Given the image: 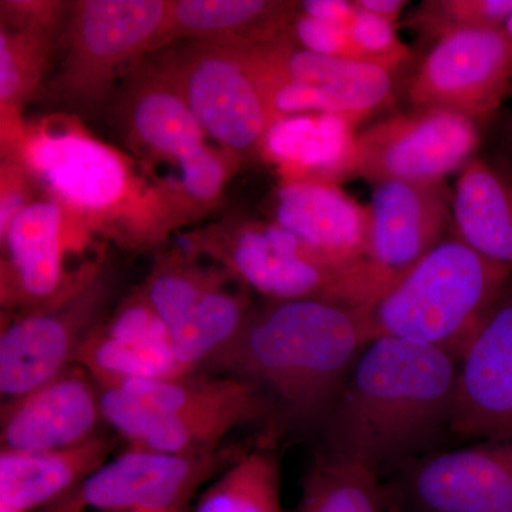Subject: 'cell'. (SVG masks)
Masks as SVG:
<instances>
[{"label": "cell", "instance_id": "cell-1", "mask_svg": "<svg viewBox=\"0 0 512 512\" xmlns=\"http://www.w3.org/2000/svg\"><path fill=\"white\" fill-rule=\"evenodd\" d=\"M458 360L414 340L373 339L325 423V450L379 471L436 451L451 434Z\"/></svg>", "mask_w": 512, "mask_h": 512}, {"label": "cell", "instance_id": "cell-2", "mask_svg": "<svg viewBox=\"0 0 512 512\" xmlns=\"http://www.w3.org/2000/svg\"><path fill=\"white\" fill-rule=\"evenodd\" d=\"M373 336L369 308L326 299L252 309L237 338L207 365L268 392L299 423L325 426Z\"/></svg>", "mask_w": 512, "mask_h": 512}, {"label": "cell", "instance_id": "cell-3", "mask_svg": "<svg viewBox=\"0 0 512 512\" xmlns=\"http://www.w3.org/2000/svg\"><path fill=\"white\" fill-rule=\"evenodd\" d=\"M2 151L18 158L84 229L113 235L126 247H151L185 220L167 185L144 183L126 156L69 117L20 124L2 140Z\"/></svg>", "mask_w": 512, "mask_h": 512}, {"label": "cell", "instance_id": "cell-4", "mask_svg": "<svg viewBox=\"0 0 512 512\" xmlns=\"http://www.w3.org/2000/svg\"><path fill=\"white\" fill-rule=\"evenodd\" d=\"M512 278V266L444 239L369 308L373 336L426 343L461 357Z\"/></svg>", "mask_w": 512, "mask_h": 512}, {"label": "cell", "instance_id": "cell-5", "mask_svg": "<svg viewBox=\"0 0 512 512\" xmlns=\"http://www.w3.org/2000/svg\"><path fill=\"white\" fill-rule=\"evenodd\" d=\"M164 0H80L70 3L57 37L59 62L50 93L70 109H103L120 73L154 52L167 19Z\"/></svg>", "mask_w": 512, "mask_h": 512}, {"label": "cell", "instance_id": "cell-6", "mask_svg": "<svg viewBox=\"0 0 512 512\" xmlns=\"http://www.w3.org/2000/svg\"><path fill=\"white\" fill-rule=\"evenodd\" d=\"M272 123L298 114H348L366 119L394 96V73L375 64L316 55L291 33L259 45L238 46Z\"/></svg>", "mask_w": 512, "mask_h": 512}, {"label": "cell", "instance_id": "cell-7", "mask_svg": "<svg viewBox=\"0 0 512 512\" xmlns=\"http://www.w3.org/2000/svg\"><path fill=\"white\" fill-rule=\"evenodd\" d=\"M150 56L177 84L207 137L239 161L259 154L272 119L238 46L180 42Z\"/></svg>", "mask_w": 512, "mask_h": 512}, {"label": "cell", "instance_id": "cell-8", "mask_svg": "<svg viewBox=\"0 0 512 512\" xmlns=\"http://www.w3.org/2000/svg\"><path fill=\"white\" fill-rule=\"evenodd\" d=\"M187 251L207 256L238 284L269 301L345 303L350 268L330 265L274 222L229 221L192 235Z\"/></svg>", "mask_w": 512, "mask_h": 512}, {"label": "cell", "instance_id": "cell-9", "mask_svg": "<svg viewBox=\"0 0 512 512\" xmlns=\"http://www.w3.org/2000/svg\"><path fill=\"white\" fill-rule=\"evenodd\" d=\"M369 242L353 266L350 305L370 308L446 238L453 227V195L446 181H387L373 188Z\"/></svg>", "mask_w": 512, "mask_h": 512}, {"label": "cell", "instance_id": "cell-10", "mask_svg": "<svg viewBox=\"0 0 512 512\" xmlns=\"http://www.w3.org/2000/svg\"><path fill=\"white\" fill-rule=\"evenodd\" d=\"M218 266L188 251L158 256L141 286L148 303L170 330L177 359L194 372L232 342L252 312L247 295Z\"/></svg>", "mask_w": 512, "mask_h": 512}, {"label": "cell", "instance_id": "cell-11", "mask_svg": "<svg viewBox=\"0 0 512 512\" xmlns=\"http://www.w3.org/2000/svg\"><path fill=\"white\" fill-rule=\"evenodd\" d=\"M113 286L97 272L43 308L15 313L0 333V393L10 400L52 382L76 363L84 340L101 322Z\"/></svg>", "mask_w": 512, "mask_h": 512}, {"label": "cell", "instance_id": "cell-12", "mask_svg": "<svg viewBox=\"0 0 512 512\" xmlns=\"http://www.w3.org/2000/svg\"><path fill=\"white\" fill-rule=\"evenodd\" d=\"M389 512H512V439L431 451L394 468Z\"/></svg>", "mask_w": 512, "mask_h": 512}, {"label": "cell", "instance_id": "cell-13", "mask_svg": "<svg viewBox=\"0 0 512 512\" xmlns=\"http://www.w3.org/2000/svg\"><path fill=\"white\" fill-rule=\"evenodd\" d=\"M480 127L444 110L393 114L357 133L355 177L373 185L446 181L476 157Z\"/></svg>", "mask_w": 512, "mask_h": 512}, {"label": "cell", "instance_id": "cell-14", "mask_svg": "<svg viewBox=\"0 0 512 512\" xmlns=\"http://www.w3.org/2000/svg\"><path fill=\"white\" fill-rule=\"evenodd\" d=\"M244 454L174 456L131 447L46 512H178L198 488Z\"/></svg>", "mask_w": 512, "mask_h": 512}, {"label": "cell", "instance_id": "cell-15", "mask_svg": "<svg viewBox=\"0 0 512 512\" xmlns=\"http://www.w3.org/2000/svg\"><path fill=\"white\" fill-rule=\"evenodd\" d=\"M512 87V50L503 29L461 30L441 37L407 87L414 109L450 111L491 123Z\"/></svg>", "mask_w": 512, "mask_h": 512}, {"label": "cell", "instance_id": "cell-16", "mask_svg": "<svg viewBox=\"0 0 512 512\" xmlns=\"http://www.w3.org/2000/svg\"><path fill=\"white\" fill-rule=\"evenodd\" d=\"M69 220L59 202L39 198L0 232V301L6 312L52 305L100 271L97 264L84 266L74 275L64 271V234Z\"/></svg>", "mask_w": 512, "mask_h": 512}, {"label": "cell", "instance_id": "cell-17", "mask_svg": "<svg viewBox=\"0 0 512 512\" xmlns=\"http://www.w3.org/2000/svg\"><path fill=\"white\" fill-rule=\"evenodd\" d=\"M451 434L512 439V278L461 357Z\"/></svg>", "mask_w": 512, "mask_h": 512}, {"label": "cell", "instance_id": "cell-18", "mask_svg": "<svg viewBox=\"0 0 512 512\" xmlns=\"http://www.w3.org/2000/svg\"><path fill=\"white\" fill-rule=\"evenodd\" d=\"M110 103L120 133L151 157L177 165L207 144L183 93L150 55L126 72Z\"/></svg>", "mask_w": 512, "mask_h": 512}, {"label": "cell", "instance_id": "cell-19", "mask_svg": "<svg viewBox=\"0 0 512 512\" xmlns=\"http://www.w3.org/2000/svg\"><path fill=\"white\" fill-rule=\"evenodd\" d=\"M100 421L99 392L82 367L72 366L52 382L3 404L0 443L3 451L16 453L64 450L99 437Z\"/></svg>", "mask_w": 512, "mask_h": 512}, {"label": "cell", "instance_id": "cell-20", "mask_svg": "<svg viewBox=\"0 0 512 512\" xmlns=\"http://www.w3.org/2000/svg\"><path fill=\"white\" fill-rule=\"evenodd\" d=\"M272 222L336 268L363 261L369 210L339 185L281 183L271 200Z\"/></svg>", "mask_w": 512, "mask_h": 512}, {"label": "cell", "instance_id": "cell-21", "mask_svg": "<svg viewBox=\"0 0 512 512\" xmlns=\"http://www.w3.org/2000/svg\"><path fill=\"white\" fill-rule=\"evenodd\" d=\"M362 117L298 114L274 121L259 156L275 165L282 183L339 185L355 177V128Z\"/></svg>", "mask_w": 512, "mask_h": 512}, {"label": "cell", "instance_id": "cell-22", "mask_svg": "<svg viewBox=\"0 0 512 512\" xmlns=\"http://www.w3.org/2000/svg\"><path fill=\"white\" fill-rule=\"evenodd\" d=\"M298 2L279 0H174L154 53L180 42L251 46L291 32Z\"/></svg>", "mask_w": 512, "mask_h": 512}, {"label": "cell", "instance_id": "cell-23", "mask_svg": "<svg viewBox=\"0 0 512 512\" xmlns=\"http://www.w3.org/2000/svg\"><path fill=\"white\" fill-rule=\"evenodd\" d=\"M111 443L104 437L43 453L0 454V505L20 512L59 503L107 463Z\"/></svg>", "mask_w": 512, "mask_h": 512}, {"label": "cell", "instance_id": "cell-24", "mask_svg": "<svg viewBox=\"0 0 512 512\" xmlns=\"http://www.w3.org/2000/svg\"><path fill=\"white\" fill-rule=\"evenodd\" d=\"M453 237L512 266V180L480 157L460 171L453 194Z\"/></svg>", "mask_w": 512, "mask_h": 512}, {"label": "cell", "instance_id": "cell-25", "mask_svg": "<svg viewBox=\"0 0 512 512\" xmlns=\"http://www.w3.org/2000/svg\"><path fill=\"white\" fill-rule=\"evenodd\" d=\"M293 512H389V507L379 471L323 450Z\"/></svg>", "mask_w": 512, "mask_h": 512}, {"label": "cell", "instance_id": "cell-26", "mask_svg": "<svg viewBox=\"0 0 512 512\" xmlns=\"http://www.w3.org/2000/svg\"><path fill=\"white\" fill-rule=\"evenodd\" d=\"M160 414L212 412L232 407H265L254 384L224 376L188 375L170 379L128 380L116 384Z\"/></svg>", "mask_w": 512, "mask_h": 512}, {"label": "cell", "instance_id": "cell-27", "mask_svg": "<svg viewBox=\"0 0 512 512\" xmlns=\"http://www.w3.org/2000/svg\"><path fill=\"white\" fill-rule=\"evenodd\" d=\"M60 30L0 29L2 136L23 123L20 111L36 96L49 72Z\"/></svg>", "mask_w": 512, "mask_h": 512}, {"label": "cell", "instance_id": "cell-28", "mask_svg": "<svg viewBox=\"0 0 512 512\" xmlns=\"http://www.w3.org/2000/svg\"><path fill=\"white\" fill-rule=\"evenodd\" d=\"M194 512H284L278 456L245 453L201 495Z\"/></svg>", "mask_w": 512, "mask_h": 512}, {"label": "cell", "instance_id": "cell-29", "mask_svg": "<svg viewBox=\"0 0 512 512\" xmlns=\"http://www.w3.org/2000/svg\"><path fill=\"white\" fill-rule=\"evenodd\" d=\"M74 365L82 367L99 386L128 380L170 379L194 373L177 359L173 350L127 345L104 335L99 325L84 340Z\"/></svg>", "mask_w": 512, "mask_h": 512}, {"label": "cell", "instance_id": "cell-30", "mask_svg": "<svg viewBox=\"0 0 512 512\" xmlns=\"http://www.w3.org/2000/svg\"><path fill=\"white\" fill-rule=\"evenodd\" d=\"M512 0H426L407 16V26L427 40L461 30L503 29Z\"/></svg>", "mask_w": 512, "mask_h": 512}, {"label": "cell", "instance_id": "cell-31", "mask_svg": "<svg viewBox=\"0 0 512 512\" xmlns=\"http://www.w3.org/2000/svg\"><path fill=\"white\" fill-rule=\"evenodd\" d=\"M241 163L225 150L210 147L198 148L177 164L178 180L168 185L185 212L211 208L220 201L234 168Z\"/></svg>", "mask_w": 512, "mask_h": 512}, {"label": "cell", "instance_id": "cell-32", "mask_svg": "<svg viewBox=\"0 0 512 512\" xmlns=\"http://www.w3.org/2000/svg\"><path fill=\"white\" fill-rule=\"evenodd\" d=\"M99 329L117 342L174 352L170 330L141 289L121 302L110 318L101 320Z\"/></svg>", "mask_w": 512, "mask_h": 512}, {"label": "cell", "instance_id": "cell-33", "mask_svg": "<svg viewBox=\"0 0 512 512\" xmlns=\"http://www.w3.org/2000/svg\"><path fill=\"white\" fill-rule=\"evenodd\" d=\"M348 29L362 62L392 73L409 62L410 49L397 35V25L357 9Z\"/></svg>", "mask_w": 512, "mask_h": 512}, {"label": "cell", "instance_id": "cell-34", "mask_svg": "<svg viewBox=\"0 0 512 512\" xmlns=\"http://www.w3.org/2000/svg\"><path fill=\"white\" fill-rule=\"evenodd\" d=\"M291 36L296 46L316 55L362 62L348 26L309 18L298 12L292 23Z\"/></svg>", "mask_w": 512, "mask_h": 512}, {"label": "cell", "instance_id": "cell-35", "mask_svg": "<svg viewBox=\"0 0 512 512\" xmlns=\"http://www.w3.org/2000/svg\"><path fill=\"white\" fill-rule=\"evenodd\" d=\"M0 175V232H3L16 215L39 200L37 188L40 187L25 165L12 156H3Z\"/></svg>", "mask_w": 512, "mask_h": 512}, {"label": "cell", "instance_id": "cell-36", "mask_svg": "<svg viewBox=\"0 0 512 512\" xmlns=\"http://www.w3.org/2000/svg\"><path fill=\"white\" fill-rule=\"evenodd\" d=\"M2 26L12 29L63 28L70 6L62 2H39V0H18L2 3Z\"/></svg>", "mask_w": 512, "mask_h": 512}, {"label": "cell", "instance_id": "cell-37", "mask_svg": "<svg viewBox=\"0 0 512 512\" xmlns=\"http://www.w3.org/2000/svg\"><path fill=\"white\" fill-rule=\"evenodd\" d=\"M298 12L309 18L349 26L356 16L357 8L353 0H305L298 2Z\"/></svg>", "mask_w": 512, "mask_h": 512}, {"label": "cell", "instance_id": "cell-38", "mask_svg": "<svg viewBox=\"0 0 512 512\" xmlns=\"http://www.w3.org/2000/svg\"><path fill=\"white\" fill-rule=\"evenodd\" d=\"M357 9L370 13L376 18L387 20V22L397 25L404 8L409 3L404 0H353Z\"/></svg>", "mask_w": 512, "mask_h": 512}, {"label": "cell", "instance_id": "cell-39", "mask_svg": "<svg viewBox=\"0 0 512 512\" xmlns=\"http://www.w3.org/2000/svg\"><path fill=\"white\" fill-rule=\"evenodd\" d=\"M495 141L505 160L512 164V110H500L494 120Z\"/></svg>", "mask_w": 512, "mask_h": 512}, {"label": "cell", "instance_id": "cell-40", "mask_svg": "<svg viewBox=\"0 0 512 512\" xmlns=\"http://www.w3.org/2000/svg\"><path fill=\"white\" fill-rule=\"evenodd\" d=\"M503 32L505 37H507L508 43H510L511 50H512V12L511 15L508 16V19L505 20L504 26H503Z\"/></svg>", "mask_w": 512, "mask_h": 512}, {"label": "cell", "instance_id": "cell-41", "mask_svg": "<svg viewBox=\"0 0 512 512\" xmlns=\"http://www.w3.org/2000/svg\"><path fill=\"white\" fill-rule=\"evenodd\" d=\"M0 512H20V511L13 510V508L6 507V505H0Z\"/></svg>", "mask_w": 512, "mask_h": 512}]
</instances>
